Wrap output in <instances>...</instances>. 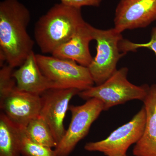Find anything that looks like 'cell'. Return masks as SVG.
Masks as SVG:
<instances>
[{
	"mask_svg": "<svg viewBox=\"0 0 156 156\" xmlns=\"http://www.w3.org/2000/svg\"><path fill=\"white\" fill-rule=\"evenodd\" d=\"M30 18L29 10L18 0L0 3V52L13 68L21 66L33 51L34 42L27 30Z\"/></svg>",
	"mask_w": 156,
	"mask_h": 156,
	"instance_id": "6da1fadb",
	"label": "cell"
},
{
	"mask_svg": "<svg viewBox=\"0 0 156 156\" xmlns=\"http://www.w3.org/2000/svg\"><path fill=\"white\" fill-rule=\"evenodd\" d=\"M86 21L81 9L58 3L40 17L36 23L34 37L42 53L51 54L68 41Z\"/></svg>",
	"mask_w": 156,
	"mask_h": 156,
	"instance_id": "7a4b0ae2",
	"label": "cell"
},
{
	"mask_svg": "<svg viewBox=\"0 0 156 156\" xmlns=\"http://www.w3.org/2000/svg\"><path fill=\"white\" fill-rule=\"evenodd\" d=\"M128 72L127 67L117 69L103 83L81 91L78 95L85 100L95 98L100 100L103 103L104 111L130 101H143L148 93L149 86L131 83L127 78Z\"/></svg>",
	"mask_w": 156,
	"mask_h": 156,
	"instance_id": "3957f363",
	"label": "cell"
},
{
	"mask_svg": "<svg viewBox=\"0 0 156 156\" xmlns=\"http://www.w3.org/2000/svg\"><path fill=\"white\" fill-rule=\"evenodd\" d=\"M93 40L96 42V56L88 68L96 86L103 83L117 71L120 58L126 53L120 50L123 38L122 33L114 28L101 30L91 27Z\"/></svg>",
	"mask_w": 156,
	"mask_h": 156,
	"instance_id": "277c9868",
	"label": "cell"
},
{
	"mask_svg": "<svg viewBox=\"0 0 156 156\" xmlns=\"http://www.w3.org/2000/svg\"><path fill=\"white\" fill-rule=\"evenodd\" d=\"M40 69L55 84L56 89L74 88L81 91L89 89L95 83L86 66L70 59L36 54Z\"/></svg>",
	"mask_w": 156,
	"mask_h": 156,
	"instance_id": "5b68a950",
	"label": "cell"
},
{
	"mask_svg": "<svg viewBox=\"0 0 156 156\" xmlns=\"http://www.w3.org/2000/svg\"><path fill=\"white\" fill-rule=\"evenodd\" d=\"M146 113L144 106L128 122L112 131L105 139L87 143L86 151L102 153L106 156H126L128 149L142 136L145 128Z\"/></svg>",
	"mask_w": 156,
	"mask_h": 156,
	"instance_id": "8992f818",
	"label": "cell"
},
{
	"mask_svg": "<svg viewBox=\"0 0 156 156\" xmlns=\"http://www.w3.org/2000/svg\"><path fill=\"white\" fill-rule=\"evenodd\" d=\"M69 126L63 138L55 148L57 156H68L81 140L89 133L92 123L104 111L103 103L95 98L88 99L81 105H70Z\"/></svg>",
	"mask_w": 156,
	"mask_h": 156,
	"instance_id": "52a82bcc",
	"label": "cell"
},
{
	"mask_svg": "<svg viewBox=\"0 0 156 156\" xmlns=\"http://www.w3.org/2000/svg\"><path fill=\"white\" fill-rule=\"evenodd\" d=\"M80 92L74 88L52 89L41 95L42 106L40 115L49 125L57 144L66 131L63 122L69 108L70 101Z\"/></svg>",
	"mask_w": 156,
	"mask_h": 156,
	"instance_id": "ba28073f",
	"label": "cell"
},
{
	"mask_svg": "<svg viewBox=\"0 0 156 156\" xmlns=\"http://www.w3.org/2000/svg\"><path fill=\"white\" fill-rule=\"evenodd\" d=\"M156 20V0H120L115 11L114 28L127 30L145 28Z\"/></svg>",
	"mask_w": 156,
	"mask_h": 156,
	"instance_id": "9c48e42d",
	"label": "cell"
},
{
	"mask_svg": "<svg viewBox=\"0 0 156 156\" xmlns=\"http://www.w3.org/2000/svg\"><path fill=\"white\" fill-rule=\"evenodd\" d=\"M42 106L41 95L21 91L15 87L0 104L3 112L15 125L25 128L38 116Z\"/></svg>",
	"mask_w": 156,
	"mask_h": 156,
	"instance_id": "30bf717a",
	"label": "cell"
},
{
	"mask_svg": "<svg viewBox=\"0 0 156 156\" xmlns=\"http://www.w3.org/2000/svg\"><path fill=\"white\" fill-rule=\"evenodd\" d=\"M19 67L13 72V76L19 90L41 95L49 89H56L55 84L40 69L33 51Z\"/></svg>",
	"mask_w": 156,
	"mask_h": 156,
	"instance_id": "8fae6325",
	"label": "cell"
},
{
	"mask_svg": "<svg viewBox=\"0 0 156 156\" xmlns=\"http://www.w3.org/2000/svg\"><path fill=\"white\" fill-rule=\"evenodd\" d=\"M92 25L85 22L68 41L55 50L52 56L70 59L88 67L93 60L89 50V44L93 40Z\"/></svg>",
	"mask_w": 156,
	"mask_h": 156,
	"instance_id": "7c38bea8",
	"label": "cell"
},
{
	"mask_svg": "<svg viewBox=\"0 0 156 156\" xmlns=\"http://www.w3.org/2000/svg\"><path fill=\"white\" fill-rule=\"evenodd\" d=\"M146 113L145 128L133 149L134 156H156V84L150 87L143 101Z\"/></svg>",
	"mask_w": 156,
	"mask_h": 156,
	"instance_id": "4fadbf2b",
	"label": "cell"
},
{
	"mask_svg": "<svg viewBox=\"0 0 156 156\" xmlns=\"http://www.w3.org/2000/svg\"><path fill=\"white\" fill-rule=\"evenodd\" d=\"M2 112L0 114V156H20L22 128Z\"/></svg>",
	"mask_w": 156,
	"mask_h": 156,
	"instance_id": "5bb4252c",
	"label": "cell"
},
{
	"mask_svg": "<svg viewBox=\"0 0 156 156\" xmlns=\"http://www.w3.org/2000/svg\"><path fill=\"white\" fill-rule=\"evenodd\" d=\"M27 136L34 142L50 148H56L57 143L47 122L39 115L25 128Z\"/></svg>",
	"mask_w": 156,
	"mask_h": 156,
	"instance_id": "9a60e30c",
	"label": "cell"
},
{
	"mask_svg": "<svg viewBox=\"0 0 156 156\" xmlns=\"http://www.w3.org/2000/svg\"><path fill=\"white\" fill-rule=\"evenodd\" d=\"M20 153L23 156H57L55 150L36 143L29 138L25 134V128L21 130Z\"/></svg>",
	"mask_w": 156,
	"mask_h": 156,
	"instance_id": "2e32d148",
	"label": "cell"
},
{
	"mask_svg": "<svg viewBox=\"0 0 156 156\" xmlns=\"http://www.w3.org/2000/svg\"><path fill=\"white\" fill-rule=\"evenodd\" d=\"M0 69V104L16 87V80L13 77V68L8 64L4 65Z\"/></svg>",
	"mask_w": 156,
	"mask_h": 156,
	"instance_id": "e0dca14e",
	"label": "cell"
},
{
	"mask_svg": "<svg viewBox=\"0 0 156 156\" xmlns=\"http://www.w3.org/2000/svg\"><path fill=\"white\" fill-rule=\"evenodd\" d=\"M120 50L122 53L134 52L139 48H147L152 50L156 55V27L153 29L150 41L143 44L135 43L123 39L119 44Z\"/></svg>",
	"mask_w": 156,
	"mask_h": 156,
	"instance_id": "ac0fdd59",
	"label": "cell"
},
{
	"mask_svg": "<svg viewBox=\"0 0 156 156\" xmlns=\"http://www.w3.org/2000/svg\"><path fill=\"white\" fill-rule=\"evenodd\" d=\"M60 3L73 8L81 9L84 6L98 7L102 0H59Z\"/></svg>",
	"mask_w": 156,
	"mask_h": 156,
	"instance_id": "d6986e66",
	"label": "cell"
},
{
	"mask_svg": "<svg viewBox=\"0 0 156 156\" xmlns=\"http://www.w3.org/2000/svg\"><path fill=\"white\" fill-rule=\"evenodd\" d=\"M126 156H127V155H126Z\"/></svg>",
	"mask_w": 156,
	"mask_h": 156,
	"instance_id": "ffe728a7",
	"label": "cell"
}]
</instances>
